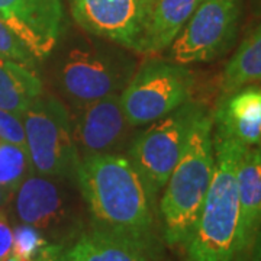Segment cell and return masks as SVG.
<instances>
[{"instance_id":"24","label":"cell","mask_w":261,"mask_h":261,"mask_svg":"<svg viewBox=\"0 0 261 261\" xmlns=\"http://www.w3.org/2000/svg\"><path fill=\"white\" fill-rule=\"evenodd\" d=\"M12 197H13V192L12 190L0 186V209H3L5 206L8 205L10 200H12Z\"/></svg>"},{"instance_id":"8","label":"cell","mask_w":261,"mask_h":261,"mask_svg":"<svg viewBox=\"0 0 261 261\" xmlns=\"http://www.w3.org/2000/svg\"><path fill=\"white\" fill-rule=\"evenodd\" d=\"M202 109L200 103L189 100L167 116L152 122L148 129L132 140L128 159L140 173L152 200L166 186Z\"/></svg>"},{"instance_id":"15","label":"cell","mask_w":261,"mask_h":261,"mask_svg":"<svg viewBox=\"0 0 261 261\" xmlns=\"http://www.w3.org/2000/svg\"><path fill=\"white\" fill-rule=\"evenodd\" d=\"M157 254L159 251L90 228L65 247L58 261H157Z\"/></svg>"},{"instance_id":"25","label":"cell","mask_w":261,"mask_h":261,"mask_svg":"<svg viewBox=\"0 0 261 261\" xmlns=\"http://www.w3.org/2000/svg\"><path fill=\"white\" fill-rule=\"evenodd\" d=\"M248 260L250 261H261V233L258 235L257 241H255L254 247H252V251H251V254H250V257H248Z\"/></svg>"},{"instance_id":"3","label":"cell","mask_w":261,"mask_h":261,"mask_svg":"<svg viewBox=\"0 0 261 261\" xmlns=\"http://www.w3.org/2000/svg\"><path fill=\"white\" fill-rule=\"evenodd\" d=\"M214 177L185 244L187 261H233L240 215L237 168L244 145L214 129Z\"/></svg>"},{"instance_id":"4","label":"cell","mask_w":261,"mask_h":261,"mask_svg":"<svg viewBox=\"0 0 261 261\" xmlns=\"http://www.w3.org/2000/svg\"><path fill=\"white\" fill-rule=\"evenodd\" d=\"M83 41L63 48L54 67V83L73 109L119 94L134 75V61L119 45Z\"/></svg>"},{"instance_id":"19","label":"cell","mask_w":261,"mask_h":261,"mask_svg":"<svg viewBox=\"0 0 261 261\" xmlns=\"http://www.w3.org/2000/svg\"><path fill=\"white\" fill-rule=\"evenodd\" d=\"M64 245L53 243L37 228L18 224L13 228L12 255L20 261H58Z\"/></svg>"},{"instance_id":"17","label":"cell","mask_w":261,"mask_h":261,"mask_svg":"<svg viewBox=\"0 0 261 261\" xmlns=\"http://www.w3.org/2000/svg\"><path fill=\"white\" fill-rule=\"evenodd\" d=\"M44 93L37 70L0 58V109L22 116L32 102Z\"/></svg>"},{"instance_id":"11","label":"cell","mask_w":261,"mask_h":261,"mask_svg":"<svg viewBox=\"0 0 261 261\" xmlns=\"http://www.w3.org/2000/svg\"><path fill=\"white\" fill-rule=\"evenodd\" d=\"M71 125L80 160L121 154L129 144L134 128L123 112L119 94H111L74 109Z\"/></svg>"},{"instance_id":"21","label":"cell","mask_w":261,"mask_h":261,"mask_svg":"<svg viewBox=\"0 0 261 261\" xmlns=\"http://www.w3.org/2000/svg\"><path fill=\"white\" fill-rule=\"evenodd\" d=\"M0 58L10 60L37 70V58L2 19H0Z\"/></svg>"},{"instance_id":"23","label":"cell","mask_w":261,"mask_h":261,"mask_svg":"<svg viewBox=\"0 0 261 261\" xmlns=\"http://www.w3.org/2000/svg\"><path fill=\"white\" fill-rule=\"evenodd\" d=\"M13 247V229L3 211L0 209V261L6 260L12 254Z\"/></svg>"},{"instance_id":"1","label":"cell","mask_w":261,"mask_h":261,"mask_svg":"<svg viewBox=\"0 0 261 261\" xmlns=\"http://www.w3.org/2000/svg\"><path fill=\"white\" fill-rule=\"evenodd\" d=\"M77 187L92 228L159 251L154 200L128 157L118 154L80 160Z\"/></svg>"},{"instance_id":"20","label":"cell","mask_w":261,"mask_h":261,"mask_svg":"<svg viewBox=\"0 0 261 261\" xmlns=\"http://www.w3.org/2000/svg\"><path fill=\"white\" fill-rule=\"evenodd\" d=\"M31 171L28 149L0 138V186L15 193Z\"/></svg>"},{"instance_id":"7","label":"cell","mask_w":261,"mask_h":261,"mask_svg":"<svg viewBox=\"0 0 261 261\" xmlns=\"http://www.w3.org/2000/svg\"><path fill=\"white\" fill-rule=\"evenodd\" d=\"M195 77L187 65L151 60L130 77L119 93L126 119L134 128L149 125L192 100Z\"/></svg>"},{"instance_id":"22","label":"cell","mask_w":261,"mask_h":261,"mask_svg":"<svg viewBox=\"0 0 261 261\" xmlns=\"http://www.w3.org/2000/svg\"><path fill=\"white\" fill-rule=\"evenodd\" d=\"M0 138L27 148V135L22 116L0 109Z\"/></svg>"},{"instance_id":"16","label":"cell","mask_w":261,"mask_h":261,"mask_svg":"<svg viewBox=\"0 0 261 261\" xmlns=\"http://www.w3.org/2000/svg\"><path fill=\"white\" fill-rule=\"evenodd\" d=\"M202 0H151L141 54H159L170 48Z\"/></svg>"},{"instance_id":"6","label":"cell","mask_w":261,"mask_h":261,"mask_svg":"<svg viewBox=\"0 0 261 261\" xmlns=\"http://www.w3.org/2000/svg\"><path fill=\"white\" fill-rule=\"evenodd\" d=\"M32 171L77 181L79 154L71 113L53 94L42 93L22 115Z\"/></svg>"},{"instance_id":"5","label":"cell","mask_w":261,"mask_h":261,"mask_svg":"<svg viewBox=\"0 0 261 261\" xmlns=\"http://www.w3.org/2000/svg\"><path fill=\"white\" fill-rule=\"evenodd\" d=\"M77 181L31 171L13 193L19 224H28L53 243L67 247L83 232Z\"/></svg>"},{"instance_id":"18","label":"cell","mask_w":261,"mask_h":261,"mask_svg":"<svg viewBox=\"0 0 261 261\" xmlns=\"http://www.w3.org/2000/svg\"><path fill=\"white\" fill-rule=\"evenodd\" d=\"M261 83V22L244 38L222 73V94Z\"/></svg>"},{"instance_id":"9","label":"cell","mask_w":261,"mask_h":261,"mask_svg":"<svg viewBox=\"0 0 261 261\" xmlns=\"http://www.w3.org/2000/svg\"><path fill=\"white\" fill-rule=\"evenodd\" d=\"M241 13L243 0H202L168 48L171 61L187 65L224 56L235 42Z\"/></svg>"},{"instance_id":"14","label":"cell","mask_w":261,"mask_h":261,"mask_svg":"<svg viewBox=\"0 0 261 261\" xmlns=\"http://www.w3.org/2000/svg\"><path fill=\"white\" fill-rule=\"evenodd\" d=\"M214 129L244 147L261 145V86L248 84L221 96Z\"/></svg>"},{"instance_id":"2","label":"cell","mask_w":261,"mask_h":261,"mask_svg":"<svg viewBox=\"0 0 261 261\" xmlns=\"http://www.w3.org/2000/svg\"><path fill=\"white\" fill-rule=\"evenodd\" d=\"M214 170V118L203 108L192 125L160 202L163 235L170 245L187 243L202 211Z\"/></svg>"},{"instance_id":"26","label":"cell","mask_w":261,"mask_h":261,"mask_svg":"<svg viewBox=\"0 0 261 261\" xmlns=\"http://www.w3.org/2000/svg\"><path fill=\"white\" fill-rule=\"evenodd\" d=\"M3 261H20V260H18V258H16L15 255H12V254H10L9 257H8L6 260H3Z\"/></svg>"},{"instance_id":"13","label":"cell","mask_w":261,"mask_h":261,"mask_svg":"<svg viewBox=\"0 0 261 261\" xmlns=\"http://www.w3.org/2000/svg\"><path fill=\"white\" fill-rule=\"evenodd\" d=\"M237 186L240 215L233 261H247L261 233V145L243 148Z\"/></svg>"},{"instance_id":"10","label":"cell","mask_w":261,"mask_h":261,"mask_svg":"<svg viewBox=\"0 0 261 261\" xmlns=\"http://www.w3.org/2000/svg\"><path fill=\"white\" fill-rule=\"evenodd\" d=\"M151 0H70L74 20L90 35L141 54Z\"/></svg>"},{"instance_id":"12","label":"cell","mask_w":261,"mask_h":261,"mask_svg":"<svg viewBox=\"0 0 261 261\" xmlns=\"http://www.w3.org/2000/svg\"><path fill=\"white\" fill-rule=\"evenodd\" d=\"M0 19L37 60L51 56L64 23L61 0H0Z\"/></svg>"}]
</instances>
